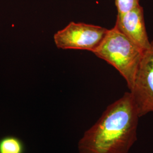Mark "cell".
I'll return each instance as SVG.
<instances>
[{
    "mask_svg": "<svg viewBox=\"0 0 153 153\" xmlns=\"http://www.w3.org/2000/svg\"><path fill=\"white\" fill-rule=\"evenodd\" d=\"M108 30L99 26L71 22L54 35L57 48L88 50L93 52L105 36Z\"/></svg>",
    "mask_w": 153,
    "mask_h": 153,
    "instance_id": "obj_3",
    "label": "cell"
},
{
    "mask_svg": "<svg viewBox=\"0 0 153 153\" xmlns=\"http://www.w3.org/2000/svg\"><path fill=\"white\" fill-rule=\"evenodd\" d=\"M145 51L130 90L140 117L153 112V40Z\"/></svg>",
    "mask_w": 153,
    "mask_h": 153,
    "instance_id": "obj_4",
    "label": "cell"
},
{
    "mask_svg": "<svg viewBox=\"0 0 153 153\" xmlns=\"http://www.w3.org/2000/svg\"><path fill=\"white\" fill-rule=\"evenodd\" d=\"M144 52L115 26L93 53L119 71L130 90Z\"/></svg>",
    "mask_w": 153,
    "mask_h": 153,
    "instance_id": "obj_2",
    "label": "cell"
},
{
    "mask_svg": "<svg viewBox=\"0 0 153 153\" xmlns=\"http://www.w3.org/2000/svg\"><path fill=\"white\" fill-rule=\"evenodd\" d=\"M117 14H124L140 5L139 0H115Z\"/></svg>",
    "mask_w": 153,
    "mask_h": 153,
    "instance_id": "obj_7",
    "label": "cell"
},
{
    "mask_svg": "<svg viewBox=\"0 0 153 153\" xmlns=\"http://www.w3.org/2000/svg\"><path fill=\"white\" fill-rule=\"evenodd\" d=\"M24 144L18 137L6 136L0 140V153H23Z\"/></svg>",
    "mask_w": 153,
    "mask_h": 153,
    "instance_id": "obj_6",
    "label": "cell"
},
{
    "mask_svg": "<svg viewBox=\"0 0 153 153\" xmlns=\"http://www.w3.org/2000/svg\"><path fill=\"white\" fill-rule=\"evenodd\" d=\"M140 118L131 93L110 104L78 143L79 153H128L137 141Z\"/></svg>",
    "mask_w": 153,
    "mask_h": 153,
    "instance_id": "obj_1",
    "label": "cell"
},
{
    "mask_svg": "<svg viewBox=\"0 0 153 153\" xmlns=\"http://www.w3.org/2000/svg\"><path fill=\"white\" fill-rule=\"evenodd\" d=\"M115 26L141 49L146 51L151 46L146 30L143 9L138 5L131 10L117 15Z\"/></svg>",
    "mask_w": 153,
    "mask_h": 153,
    "instance_id": "obj_5",
    "label": "cell"
}]
</instances>
